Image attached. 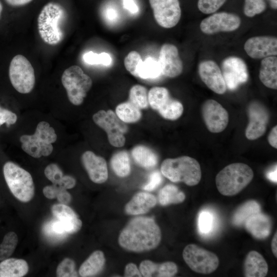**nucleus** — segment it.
Returning a JSON list of instances; mask_svg holds the SVG:
<instances>
[{"instance_id": "a878e982", "label": "nucleus", "mask_w": 277, "mask_h": 277, "mask_svg": "<svg viewBox=\"0 0 277 277\" xmlns=\"http://www.w3.org/2000/svg\"><path fill=\"white\" fill-rule=\"evenodd\" d=\"M28 270L27 262L23 259L9 258L0 262V277H22Z\"/></svg>"}, {"instance_id": "4468645a", "label": "nucleus", "mask_w": 277, "mask_h": 277, "mask_svg": "<svg viewBox=\"0 0 277 277\" xmlns=\"http://www.w3.org/2000/svg\"><path fill=\"white\" fill-rule=\"evenodd\" d=\"M51 212L58 220L52 225L54 232L57 234H73L81 229L82 221L67 205L61 203L54 204L51 207Z\"/></svg>"}, {"instance_id": "c03bdc74", "label": "nucleus", "mask_w": 277, "mask_h": 277, "mask_svg": "<svg viewBox=\"0 0 277 277\" xmlns=\"http://www.w3.org/2000/svg\"><path fill=\"white\" fill-rule=\"evenodd\" d=\"M227 0H198L197 8L203 13L212 14L218 10Z\"/></svg>"}, {"instance_id": "a18cd8bd", "label": "nucleus", "mask_w": 277, "mask_h": 277, "mask_svg": "<svg viewBox=\"0 0 277 277\" xmlns=\"http://www.w3.org/2000/svg\"><path fill=\"white\" fill-rule=\"evenodd\" d=\"M162 177L159 171H153L149 176L148 182L143 186V189L151 191L156 189L162 183Z\"/></svg>"}, {"instance_id": "13d9d810", "label": "nucleus", "mask_w": 277, "mask_h": 277, "mask_svg": "<svg viewBox=\"0 0 277 277\" xmlns=\"http://www.w3.org/2000/svg\"><path fill=\"white\" fill-rule=\"evenodd\" d=\"M271 7L273 9L277 8V0H269Z\"/></svg>"}, {"instance_id": "2eb2a0df", "label": "nucleus", "mask_w": 277, "mask_h": 277, "mask_svg": "<svg viewBox=\"0 0 277 277\" xmlns=\"http://www.w3.org/2000/svg\"><path fill=\"white\" fill-rule=\"evenodd\" d=\"M202 114L204 123L211 132H221L228 124L227 111L214 100L209 99L204 102L202 106Z\"/></svg>"}, {"instance_id": "4c0bfd02", "label": "nucleus", "mask_w": 277, "mask_h": 277, "mask_svg": "<svg viewBox=\"0 0 277 277\" xmlns=\"http://www.w3.org/2000/svg\"><path fill=\"white\" fill-rule=\"evenodd\" d=\"M184 108L182 103L179 101L170 98L168 102L159 110V114L164 118L169 120H176L182 114Z\"/></svg>"}, {"instance_id": "de8ad7c7", "label": "nucleus", "mask_w": 277, "mask_h": 277, "mask_svg": "<svg viewBox=\"0 0 277 277\" xmlns=\"http://www.w3.org/2000/svg\"><path fill=\"white\" fill-rule=\"evenodd\" d=\"M62 189H65L52 184L44 187L43 192L46 197L49 199H53L56 197L58 193Z\"/></svg>"}, {"instance_id": "a211bd4d", "label": "nucleus", "mask_w": 277, "mask_h": 277, "mask_svg": "<svg viewBox=\"0 0 277 277\" xmlns=\"http://www.w3.org/2000/svg\"><path fill=\"white\" fill-rule=\"evenodd\" d=\"M198 72L201 80L209 89L219 94L225 93L227 87L221 69L214 61H202L198 66Z\"/></svg>"}, {"instance_id": "4d7b16f0", "label": "nucleus", "mask_w": 277, "mask_h": 277, "mask_svg": "<svg viewBox=\"0 0 277 277\" xmlns=\"http://www.w3.org/2000/svg\"><path fill=\"white\" fill-rule=\"evenodd\" d=\"M107 16L109 19H113L116 16V13L114 10L109 9L107 11Z\"/></svg>"}, {"instance_id": "f8f14e48", "label": "nucleus", "mask_w": 277, "mask_h": 277, "mask_svg": "<svg viewBox=\"0 0 277 277\" xmlns=\"http://www.w3.org/2000/svg\"><path fill=\"white\" fill-rule=\"evenodd\" d=\"M156 23L164 28L175 26L181 17L179 0H149Z\"/></svg>"}, {"instance_id": "5fc2aeb1", "label": "nucleus", "mask_w": 277, "mask_h": 277, "mask_svg": "<svg viewBox=\"0 0 277 277\" xmlns=\"http://www.w3.org/2000/svg\"><path fill=\"white\" fill-rule=\"evenodd\" d=\"M276 165H275L274 167L270 169L268 172L266 173V176L271 181L276 183L277 180H276Z\"/></svg>"}, {"instance_id": "f257e3e1", "label": "nucleus", "mask_w": 277, "mask_h": 277, "mask_svg": "<svg viewBox=\"0 0 277 277\" xmlns=\"http://www.w3.org/2000/svg\"><path fill=\"white\" fill-rule=\"evenodd\" d=\"M161 237V229L153 219L139 216L132 219L123 229L118 241L125 250L142 252L155 248Z\"/></svg>"}, {"instance_id": "7c9ffc66", "label": "nucleus", "mask_w": 277, "mask_h": 277, "mask_svg": "<svg viewBox=\"0 0 277 277\" xmlns=\"http://www.w3.org/2000/svg\"><path fill=\"white\" fill-rule=\"evenodd\" d=\"M110 165L115 174L119 177H126L130 173L129 156L125 151H121L114 153L111 158Z\"/></svg>"}, {"instance_id": "f03ea898", "label": "nucleus", "mask_w": 277, "mask_h": 277, "mask_svg": "<svg viewBox=\"0 0 277 277\" xmlns=\"http://www.w3.org/2000/svg\"><path fill=\"white\" fill-rule=\"evenodd\" d=\"M65 11L60 5L54 3L46 4L37 18V28L42 39L49 45H56L63 39L62 25L65 18Z\"/></svg>"}, {"instance_id": "393cba45", "label": "nucleus", "mask_w": 277, "mask_h": 277, "mask_svg": "<svg viewBox=\"0 0 277 277\" xmlns=\"http://www.w3.org/2000/svg\"><path fill=\"white\" fill-rule=\"evenodd\" d=\"M259 78L267 88L277 89V57H266L262 60L259 71Z\"/></svg>"}, {"instance_id": "39448f33", "label": "nucleus", "mask_w": 277, "mask_h": 277, "mask_svg": "<svg viewBox=\"0 0 277 277\" xmlns=\"http://www.w3.org/2000/svg\"><path fill=\"white\" fill-rule=\"evenodd\" d=\"M22 149L34 158L49 156L53 151L52 143L57 140L54 128L42 121L37 124L32 135H23L20 137Z\"/></svg>"}, {"instance_id": "aec40b11", "label": "nucleus", "mask_w": 277, "mask_h": 277, "mask_svg": "<svg viewBox=\"0 0 277 277\" xmlns=\"http://www.w3.org/2000/svg\"><path fill=\"white\" fill-rule=\"evenodd\" d=\"M81 160L90 179L93 182L102 184L107 181L108 168L103 157L95 155L91 151H87L82 154Z\"/></svg>"}, {"instance_id": "20e7f679", "label": "nucleus", "mask_w": 277, "mask_h": 277, "mask_svg": "<svg viewBox=\"0 0 277 277\" xmlns=\"http://www.w3.org/2000/svg\"><path fill=\"white\" fill-rule=\"evenodd\" d=\"M161 171L171 181L183 182L190 186L197 185L202 175L199 162L188 156L165 159L161 164Z\"/></svg>"}, {"instance_id": "79ce46f5", "label": "nucleus", "mask_w": 277, "mask_h": 277, "mask_svg": "<svg viewBox=\"0 0 277 277\" xmlns=\"http://www.w3.org/2000/svg\"><path fill=\"white\" fill-rule=\"evenodd\" d=\"M143 61L140 54L135 51L130 52L124 59L126 69L132 75L137 77L138 69Z\"/></svg>"}, {"instance_id": "37998d69", "label": "nucleus", "mask_w": 277, "mask_h": 277, "mask_svg": "<svg viewBox=\"0 0 277 277\" xmlns=\"http://www.w3.org/2000/svg\"><path fill=\"white\" fill-rule=\"evenodd\" d=\"M85 62L90 65L102 64L105 66H108L111 63V57L110 55L106 52H102L100 54L89 51L86 53L83 56Z\"/></svg>"}, {"instance_id": "5701e85b", "label": "nucleus", "mask_w": 277, "mask_h": 277, "mask_svg": "<svg viewBox=\"0 0 277 277\" xmlns=\"http://www.w3.org/2000/svg\"><path fill=\"white\" fill-rule=\"evenodd\" d=\"M156 204V199L152 194L140 192L136 193L125 207L129 215H139L149 211Z\"/></svg>"}, {"instance_id": "423d86ee", "label": "nucleus", "mask_w": 277, "mask_h": 277, "mask_svg": "<svg viewBox=\"0 0 277 277\" xmlns=\"http://www.w3.org/2000/svg\"><path fill=\"white\" fill-rule=\"evenodd\" d=\"M5 181L11 192L18 200L26 203L34 195L35 187L31 174L12 162L3 166Z\"/></svg>"}, {"instance_id": "1a4fd4ad", "label": "nucleus", "mask_w": 277, "mask_h": 277, "mask_svg": "<svg viewBox=\"0 0 277 277\" xmlns=\"http://www.w3.org/2000/svg\"><path fill=\"white\" fill-rule=\"evenodd\" d=\"M183 257L192 270L202 274L212 273L217 269L219 264L216 254L193 244L185 247Z\"/></svg>"}, {"instance_id": "bf43d9fd", "label": "nucleus", "mask_w": 277, "mask_h": 277, "mask_svg": "<svg viewBox=\"0 0 277 277\" xmlns=\"http://www.w3.org/2000/svg\"><path fill=\"white\" fill-rule=\"evenodd\" d=\"M3 10V5H2V3L0 1V18H1V15H2Z\"/></svg>"}, {"instance_id": "9d476101", "label": "nucleus", "mask_w": 277, "mask_h": 277, "mask_svg": "<svg viewBox=\"0 0 277 277\" xmlns=\"http://www.w3.org/2000/svg\"><path fill=\"white\" fill-rule=\"evenodd\" d=\"M92 118L98 126L106 131L112 146L121 147L124 145L126 139L124 134L127 128L113 111L101 110L93 115Z\"/></svg>"}, {"instance_id": "3c124183", "label": "nucleus", "mask_w": 277, "mask_h": 277, "mask_svg": "<svg viewBox=\"0 0 277 277\" xmlns=\"http://www.w3.org/2000/svg\"><path fill=\"white\" fill-rule=\"evenodd\" d=\"M124 7L132 13H136L138 8L133 0H123Z\"/></svg>"}, {"instance_id": "603ef678", "label": "nucleus", "mask_w": 277, "mask_h": 277, "mask_svg": "<svg viewBox=\"0 0 277 277\" xmlns=\"http://www.w3.org/2000/svg\"><path fill=\"white\" fill-rule=\"evenodd\" d=\"M268 141L273 148H277V126L272 128L268 136Z\"/></svg>"}, {"instance_id": "4be33fe9", "label": "nucleus", "mask_w": 277, "mask_h": 277, "mask_svg": "<svg viewBox=\"0 0 277 277\" xmlns=\"http://www.w3.org/2000/svg\"><path fill=\"white\" fill-rule=\"evenodd\" d=\"M244 225L247 230L258 239H264L268 237L271 232L270 218L260 212L249 217Z\"/></svg>"}, {"instance_id": "e433bc0d", "label": "nucleus", "mask_w": 277, "mask_h": 277, "mask_svg": "<svg viewBox=\"0 0 277 277\" xmlns=\"http://www.w3.org/2000/svg\"><path fill=\"white\" fill-rule=\"evenodd\" d=\"M129 102L140 109L148 107V92L146 88L141 85H135L130 89Z\"/></svg>"}, {"instance_id": "c9c22d12", "label": "nucleus", "mask_w": 277, "mask_h": 277, "mask_svg": "<svg viewBox=\"0 0 277 277\" xmlns=\"http://www.w3.org/2000/svg\"><path fill=\"white\" fill-rule=\"evenodd\" d=\"M216 224V218L212 212L209 210H203L199 213L198 229L202 235H208L212 233Z\"/></svg>"}, {"instance_id": "9b49d317", "label": "nucleus", "mask_w": 277, "mask_h": 277, "mask_svg": "<svg viewBox=\"0 0 277 277\" xmlns=\"http://www.w3.org/2000/svg\"><path fill=\"white\" fill-rule=\"evenodd\" d=\"M241 24V19L237 14L220 12L203 19L200 25L201 31L207 35L219 32H232L238 29Z\"/></svg>"}, {"instance_id": "a19ab883", "label": "nucleus", "mask_w": 277, "mask_h": 277, "mask_svg": "<svg viewBox=\"0 0 277 277\" xmlns=\"http://www.w3.org/2000/svg\"><path fill=\"white\" fill-rule=\"evenodd\" d=\"M56 274L57 277H75L78 274L75 270V263L70 258H65L58 265Z\"/></svg>"}, {"instance_id": "473e14b6", "label": "nucleus", "mask_w": 277, "mask_h": 277, "mask_svg": "<svg viewBox=\"0 0 277 277\" xmlns=\"http://www.w3.org/2000/svg\"><path fill=\"white\" fill-rule=\"evenodd\" d=\"M115 112L121 121L127 123H135L142 116L140 109L129 101L118 104L115 108Z\"/></svg>"}, {"instance_id": "f3484780", "label": "nucleus", "mask_w": 277, "mask_h": 277, "mask_svg": "<svg viewBox=\"0 0 277 277\" xmlns=\"http://www.w3.org/2000/svg\"><path fill=\"white\" fill-rule=\"evenodd\" d=\"M158 62L161 74L170 78L181 74L183 64L177 47L173 44H164L161 48Z\"/></svg>"}, {"instance_id": "58836bf2", "label": "nucleus", "mask_w": 277, "mask_h": 277, "mask_svg": "<svg viewBox=\"0 0 277 277\" xmlns=\"http://www.w3.org/2000/svg\"><path fill=\"white\" fill-rule=\"evenodd\" d=\"M18 236L13 231L7 232L0 244V262L9 258L14 252L17 243Z\"/></svg>"}, {"instance_id": "412c9836", "label": "nucleus", "mask_w": 277, "mask_h": 277, "mask_svg": "<svg viewBox=\"0 0 277 277\" xmlns=\"http://www.w3.org/2000/svg\"><path fill=\"white\" fill-rule=\"evenodd\" d=\"M139 270L145 277H170L177 273V267L172 262L157 264L150 260H144L141 263Z\"/></svg>"}, {"instance_id": "ea45409f", "label": "nucleus", "mask_w": 277, "mask_h": 277, "mask_svg": "<svg viewBox=\"0 0 277 277\" xmlns=\"http://www.w3.org/2000/svg\"><path fill=\"white\" fill-rule=\"evenodd\" d=\"M266 7L264 0H245L243 11L246 16L252 17L263 12Z\"/></svg>"}, {"instance_id": "49530a36", "label": "nucleus", "mask_w": 277, "mask_h": 277, "mask_svg": "<svg viewBox=\"0 0 277 277\" xmlns=\"http://www.w3.org/2000/svg\"><path fill=\"white\" fill-rule=\"evenodd\" d=\"M16 120L17 116L14 113L0 107V126L5 123L8 126L14 124Z\"/></svg>"}, {"instance_id": "8fccbe9b", "label": "nucleus", "mask_w": 277, "mask_h": 277, "mask_svg": "<svg viewBox=\"0 0 277 277\" xmlns=\"http://www.w3.org/2000/svg\"><path fill=\"white\" fill-rule=\"evenodd\" d=\"M56 198L60 203L65 205L69 204L72 200L71 195L66 189L61 190Z\"/></svg>"}, {"instance_id": "c756f323", "label": "nucleus", "mask_w": 277, "mask_h": 277, "mask_svg": "<svg viewBox=\"0 0 277 277\" xmlns=\"http://www.w3.org/2000/svg\"><path fill=\"white\" fill-rule=\"evenodd\" d=\"M261 211L259 204L254 200L248 201L239 206L235 211L232 222L234 225L241 226L245 224L251 215Z\"/></svg>"}, {"instance_id": "864d4df0", "label": "nucleus", "mask_w": 277, "mask_h": 277, "mask_svg": "<svg viewBox=\"0 0 277 277\" xmlns=\"http://www.w3.org/2000/svg\"><path fill=\"white\" fill-rule=\"evenodd\" d=\"M33 0H5L9 5L13 7L21 6L26 5Z\"/></svg>"}, {"instance_id": "bb28decb", "label": "nucleus", "mask_w": 277, "mask_h": 277, "mask_svg": "<svg viewBox=\"0 0 277 277\" xmlns=\"http://www.w3.org/2000/svg\"><path fill=\"white\" fill-rule=\"evenodd\" d=\"M105 263L104 253L96 250L86 260L80 267L78 273L83 277L93 276L103 269Z\"/></svg>"}, {"instance_id": "cd10ccee", "label": "nucleus", "mask_w": 277, "mask_h": 277, "mask_svg": "<svg viewBox=\"0 0 277 277\" xmlns=\"http://www.w3.org/2000/svg\"><path fill=\"white\" fill-rule=\"evenodd\" d=\"M44 174L52 184L66 190L71 189L76 185L75 179L71 176L64 175L62 170L55 164L48 165L44 170Z\"/></svg>"}, {"instance_id": "c85d7f7f", "label": "nucleus", "mask_w": 277, "mask_h": 277, "mask_svg": "<svg viewBox=\"0 0 277 277\" xmlns=\"http://www.w3.org/2000/svg\"><path fill=\"white\" fill-rule=\"evenodd\" d=\"M131 155L136 164L145 169H151L157 163V157L155 153L144 145L135 146L131 150Z\"/></svg>"}, {"instance_id": "2f4dec72", "label": "nucleus", "mask_w": 277, "mask_h": 277, "mask_svg": "<svg viewBox=\"0 0 277 277\" xmlns=\"http://www.w3.org/2000/svg\"><path fill=\"white\" fill-rule=\"evenodd\" d=\"M159 201L163 206L183 202L185 199V194L175 185H167L159 191Z\"/></svg>"}, {"instance_id": "6e6d98bb", "label": "nucleus", "mask_w": 277, "mask_h": 277, "mask_svg": "<svg viewBox=\"0 0 277 277\" xmlns=\"http://www.w3.org/2000/svg\"><path fill=\"white\" fill-rule=\"evenodd\" d=\"M271 249H272V251L274 255L275 256V258H276L277 257V233L276 232L274 234L271 241Z\"/></svg>"}, {"instance_id": "72a5a7b5", "label": "nucleus", "mask_w": 277, "mask_h": 277, "mask_svg": "<svg viewBox=\"0 0 277 277\" xmlns=\"http://www.w3.org/2000/svg\"><path fill=\"white\" fill-rule=\"evenodd\" d=\"M167 89L162 87H154L148 92V104L155 110L162 108L170 98Z\"/></svg>"}, {"instance_id": "b1692460", "label": "nucleus", "mask_w": 277, "mask_h": 277, "mask_svg": "<svg viewBox=\"0 0 277 277\" xmlns=\"http://www.w3.org/2000/svg\"><path fill=\"white\" fill-rule=\"evenodd\" d=\"M244 275L246 277H264L268 272L267 263L263 256L256 251H251L244 262Z\"/></svg>"}, {"instance_id": "6e6552de", "label": "nucleus", "mask_w": 277, "mask_h": 277, "mask_svg": "<svg viewBox=\"0 0 277 277\" xmlns=\"http://www.w3.org/2000/svg\"><path fill=\"white\" fill-rule=\"evenodd\" d=\"M11 83L18 92L26 94L33 89L35 77L34 69L28 59L18 54L11 61L9 69Z\"/></svg>"}, {"instance_id": "7ed1b4c3", "label": "nucleus", "mask_w": 277, "mask_h": 277, "mask_svg": "<svg viewBox=\"0 0 277 277\" xmlns=\"http://www.w3.org/2000/svg\"><path fill=\"white\" fill-rule=\"evenodd\" d=\"M253 176V170L247 164L232 163L224 167L216 175V188L222 195L233 196L245 188Z\"/></svg>"}, {"instance_id": "f704fd0d", "label": "nucleus", "mask_w": 277, "mask_h": 277, "mask_svg": "<svg viewBox=\"0 0 277 277\" xmlns=\"http://www.w3.org/2000/svg\"><path fill=\"white\" fill-rule=\"evenodd\" d=\"M161 75L158 61L149 57L143 61L138 69L137 77L143 79L155 78Z\"/></svg>"}, {"instance_id": "0eeeda50", "label": "nucleus", "mask_w": 277, "mask_h": 277, "mask_svg": "<svg viewBox=\"0 0 277 277\" xmlns=\"http://www.w3.org/2000/svg\"><path fill=\"white\" fill-rule=\"evenodd\" d=\"M61 80L69 101L74 105L82 104L92 87L91 77L80 67L73 65L64 71Z\"/></svg>"}, {"instance_id": "09e8293b", "label": "nucleus", "mask_w": 277, "mask_h": 277, "mask_svg": "<svg viewBox=\"0 0 277 277\" xmlns=\"http://www.w3.org/2000/svg\"><path fill=\"white\" fill-rule=\"evenodd\" d=\"M124 276L127 277L142 276V274L136 265L133 263L128 264L125 268Z\"/></svg>"}, {"instance_id": "ddd939ff", "label": "nucleus", "mask_w": 277, "mask_h": 277, "mask_svg": "<svg viewBox=\"0 0 277 277\" xmlns=\"http://www.w3.org/2000/svg\"><path fill=\"white\" fill-rule=\"evenodd\" d=\"M221 68L227 88L230 90L236 89L248 79L247 65L239 57L230 56L225 58L222 61Z\"/></svg>"}, {"instance_id": "6ab92c4d", "label": "nucleus", "mask_w": 277, "mask_h": 277, "mask_svg": "<svg viewBox=\"0 0 277 277\" xmlns=\"http://www.w3.org/2000/svg\"><path fill=\"white\" fill-rule=\"evenodd\" d=\"M244 49L252 58L261 59L277 55V38L269 35L255 36L248 38Z\"/></svg>"}, {"instance_id": "dca6fc26", "label": "nucleus", "mask_w": 277, "mask_h": 277, "mask_svg": "<svg viewBox=\"0 0 277 277\" xmlns=\"http://www.w3.org/2000/svg\"><path fill=\"white\" fill-rule=\"evenodd\" d=\"M249 123L245 130V136L249 140L262 136L266 132L269 119L266 108L258 102H252L247 109Z\"/></svg>"}]
</instances>
